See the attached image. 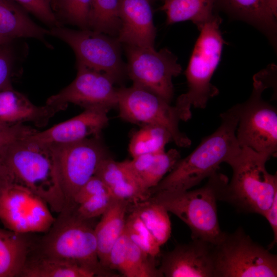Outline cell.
I'll use <instances>...</instances> for the list:
<instances>
[{
	"instance_id": "cell-1",
	"label": "cell",
	"mask_w": 277,
	"mask_h": 277,
	"mask_svg": "<svg viewBox=\"0 0 277 277\" xmlns=\"http://www.w3.org/2000/svg\"><path fill=\"white\" fill-rule=\"evenodd\" d=\"M0 170L5 180L28 189L57 213L65 208L51 146L28 137L9 146L0 154Z\"/></svg>"
},
{
	"instance_id": "cell-2",
	"label": "cell",
	"mask_w": 277,
	"mask_h": 277,
	"mask_svg": "<svg viewBox=\"0 0 277 277\" xmlns=\"http://www.w3.org/2000/svg\"><path fill=\"white\" fill-rule=\"evenodd\" d=\"M217 129L203 138L188 156L180 159L161 182L150 190L151 195L164 190H187L217 172L241 150L236 137L238 115L236 105L220 114Z\"/></svg>"
},
{
	"instance_id": "cell-3",
	"label": "cell",
	"mask_w": 277,
	"mask_h": 277,
	"mask_svg": "<svg viewBox=\"0 0 277 277\" xmlns=\"http://www.w3.org/2000/svg\"><path fill=\"white\" fill-rule=\"evenodd\" d=\"M228 182L225 175L217 171L199 189L161 190L150 197L185 223L191 230L192 240L215 245L224 232L219 225L216 202Z\"/></svg>"
},
{
	"instance_id": "cell-4",
	"label": "cell",
	"mask_w": 277,
	"mask_h": 277,
	"mask_svg": "<svg viewBox=\"0 0 277 277\" xmlns=\"http://www.w3.org/2000/svg\"><path fill=\"white\" fill-rule=\"evenodd\" d=\"M270 157L248 147H241L228 164L232 176L219 201L227 202L239 211L264 216L277 195L276 174H270L265 164Z\"/></svg>"
},
{
	"instance_id": "cell-5",
	"label": "cell",
	"mask_w": 277,
	"mask_h": 277,
	"mask_svg": "<svg viewBox=\"0 0 277 277\" xmlns=\"http://www.w3.org/2000/svg\"><path fill=\"white\" fill-rule=\"evenodd\" d=\"M221 22V18L214 15L199 29L200 34L185 71L188 90L178 97L174 105L181 121L191 118V107L204 109L209 100L219 94L211 80L225 43L220 30Z\"/></svg>"
},
{
	"instance_id": "cell-6",
	"label": "cell",
	"mask_w": 277,
	"mask_h": 277,
	"mask_svg": "<svg viewBox=\"0 0 277 277\" xmlns=\"http://www.w3.org/2000/svg\"><path fill=\"white\" fill-rule=\"evenodd\" d=\"M88 222L78 217L73 207L63 210L45 232L38 251L77 264L95 275L115 276L100 262L94 230Z\"/></svg>"
},
{
	"instance_id": "cell-7",
	"label": "cell",
	"mask_w": 277,
	"mask_h": 277,
	"mask_svg": "<svg viewBox=\"0 0 277 277\" xmlns=\"http://www.w3.org/2000/svg\"><path fill=\"white\" fill-rule=\"evenodd\" d=\"M213 245L214 277L277 276V255L253 241L242 227L224 232Z\"/></svg>"
},
{
	"instance_id": "cell-8",
	"label": "cell",
	"mask_w": 277,
	"mask_h": 277,
	"mask_svg": "<svg viewBox=\"0 0 277 277\" xmlns=\"http://www.w3.org/2000/svg\"><path fill=\"white\" fill-rule=\"evenodd\" d=\"M264 73L254 77L252 92L246 102L235 105L238 115L236 137L241 147H248L270 157L277 152V110L262 97L271 85Z\"/></svg>"
},
{
	"instance_id": "cell-9",
	"label": "cell",
	"mask_w": 277,
	"mask_h": 277,
	"mask_svg": "<svg viewBox=\"0 0 277 277\" xmlns=\"http://www.w3.org/2000/svg\"><path fill=\"white\" fill-rule=\"evenodd\" d=\"M49 35L68 44L73 50L76 65L104 72L114 82L126 74V64L117 38L90 29L75 30L58 26L49 29Z\"/></svg>"
},
{
	"instance_id": "cell-10",
	"label": "cell",
	"mask_w": 277,
	"mask_h": 277,
	"mask_svg": "<svg viewBox=\"0 0 277 277\" xmlns=\"http://www.w3.org/2000/svg\"><path fill=\"white\" fill-rule=\"evenodd\" d=\"M119 116L141 126H161L170 133L172 141L180 147H188L190 139L179 128L181 120L175 106L142 87L132 85L117 89Z\"/></svg>"
},
{
	"instance_id": "cell-11",
	"label": "cell",
	"mask_w": 277,
	"mask_h": 277,
	"mask_svg": "<svg viewBox=\"0 0 277 277\" xmlns=\"http://www.w3.org/2000/svg\"><path fill=\"white\" fill-rule=\"evenodd\" d=\"M126 75L133 85L148 90L171 103L172 78L182 71L176 56L168 49L125 45Z\"/></svg>"
},
{
	"instance_id": "cell-12",
	"label": "cell",
	"mask_w": 277,
	"mask_h": 277,
	"mask_svg": "<svg viewBox=\"0 0 277 277\" xmlns=\"http://www.w3.org/2000/svg\"><path fill=\"white\" fill-rule=\"evenodd\" d=\"M50 145L56 162L66 209L72 206L74 195L94 175L101 162L109 156L100 137H91L72 143Z\"/></svg>"
},
{
	"instance_id": "cell-13",
	"label": "cell",
	"mask_w": 277,
	"mask_h": 277,
	"mask_svg": "<svg viewBox=\"0 0 277 277\" xmlns=\"http://www.w3.org/2000/svg\"><path fill=\"white\" fill-rule=\"evenodd\" d=\"M50 209L28 189L5 182L0 194V221L4 228L25 234L45 232L55 220Z\"/></svg>"
},
{
	"instance_id": "cell-14",
	"label": "cell",
	"mask_w": 277,
	"mask_h": 277,
	"mask_svg": "<svg viewBox=\"0 0 277 277\" xmlns=\"http://www.w3.org/2000/svg\"><path fill=\"white\" fill-rule=\"evenodd\" d=\"M74 80L59 92L49 97L46 104L67 108L73 104L86 109L109 111L117 107V88L107 74L82 65H76Z\"/></svg>"
},
{
	"instance_id": "cell-15",
	"label": "cell",
	"mask_w": 277,
	"mask_h": 277,
	"mask_svg": "<svg viewBox=\"0 0 277 277\" xmlns=\"http://www.w3.org/2000/svg\"><path fill=\"white\" fill-rule=\"evenodd\" d=\"M213 249L200 240L177 245L163 254L159 269L166 277H214Z\"/></svg>"
},
{
	"instance_id": "cell-16",
	"label": "cell",
	"mask_w": 277,
	"mask_h": 277,
	"mask_svg": "<svg viewBox=\"0 0 277 277\" xmlns=\"http://www.w3.org/2000/svg\"><path fill=\"white\" fill-rule=\"evenodd\" d=\"M108 112L101 109H86L74 117L28 137L47 144H64L100 137L108 124Z\"/></svg>"
},
{
	"instance_id": "cell-17",
	"label": "cell",
	"mask_w": 277,
	"mask_h": 277,
	"mask_svg": "<svg viewBox=\"0 0 277 277\" xmlns=\"http://www.w3.org/2000/svg\"><path fill=\"white\" fill-rule=\"evenodd\" d=\"M120 28L116 37L125 45L154 48L156 28L148 0H120Z\"/></svg>"
},
{
	"instance_id": "cell-18",
	"label": "cell",
	"mask_w": 277,
	"mask_h": 277,
	"mask_svg": "<svg viewBox=\"0 0 277 277\" xmlns=\"http://www.w3.org/2000/svg\"><path fill=\"white\" fill-rule=\"evenodd\" d=\"M65 110L61 106L46 104H33L23 93L13 89L0 91V123L8 126L31 122L43 127L57 112Z\"/></svg>"
},
{
	"instance_id": "cell-19",
	"label": "cell",
	"mask_w": 277,
	"mask_h": 277,
	"mask_svg": "<svg viewBox=\"0 0 277 277\" xmlns=\"http://www.w3.org/2000/svg\"><path fill=\"white\" fill-rule=\"evenodd\" d=\"M215 5L234 18L257 28L274 44L277 9L272 0H215Z\"/></svg>"
},
{
	"instance_id": "cell-20",
	"label": "cell",
	"mask_w": 277,
	"mask_h": 277,
	"mask_svg": "<svg viewBox=\"0 0 277 277\" xmlns=\"http://www.w3.org/2000/svg\"><path fill=\"white\" fill-rule=\"evenodd\" d=\"M180 159V152L171 149L167 151L140 155L123 162L142 187L150 192Z\"/></svg>"
},
{
	"instance_id": "cell-21",
	"label": "cell",
	"mask_w": 277,
	"mask_h": 277,
	"mask_svg": "<svg viewBox=\"0 0 277 277\" xmlns=\"http://www.w3.org/2000/svg\"><path fill=\"white\" fill-rule=\"evenodd\" d=\"M130 203L127 200L114 198L94 228L100 262L109 270V253L125 230L126 213Z\"/></svg>"
},
{
	"instance_id": "cell-22",
	"label": "cell",
	"mask_w": 277,
	"mask_h": 277,
	"mask_svg": "<svg viewBox=\"0 0 277 277\" xmlns=\"http://www.w3.org/2000/svg\"><path fill=\"white\" fill-rule=\"evenodd\" d=\"M0 35L12 39L33 38L51 47L46 41L49 30L36 24L13 0H0Z\"/></svg>"
},
{
	"instance_id": "cell-23",
	"label": "cell",
	"mask_w": 277,
	"mask_h": 277,
	"mask_svg": "<svg viewBox=\"0 0 277 277\" xmlns=\"http://www.w3.org/2000/svg\"><path fill=\"white\" fill-rule=\"evenodd\" d=\"M32 248L27 234L0 227V277L19 276Z\"/></svg>"
},
{
	"instance_id": "cell-24",
	"label": "cell",
	"mask_w": 277,
	"mask_h": 277,
	"mask_svg": "<svg viewBox=\"0 0 277 277\" xmlns=\"http://www.w3.org/2000/svg\"><path fill=\"white\" fill-rule=\"evenodd\" d=\"M91 271L69 261L49 256L37 251L30 252L19 276L92 277Z\"/></svg>"
},
{
	"instance_id": "cell-25",
	"label": "cell",
	"mask_w": 277,
	"mask_h": 277,
	"mask_svg": "<svg viewBox=\"0 0 277 277\" xmlns=\"http://www.w3.org/2000/svg\"><path fill=\"white\" fill-rule=\"evenodd\" d=\"M160 8L166 13L167 24L192 21L199 29L214 14L215 0H164Z\"/></svg>"
},
{
	"instance_id": "cell-26",
	"label": "cell",
	"mask_w": 277,
	"mask_h": 277,
	"mask_svg": "<svg viewBox=\"0 0 277 277\" xmlns=\"http://www.w3.org/2000/svg\"><path fill=\"white\" fill-rule=\"evenodd\" d=\"M129 209L134 211L161 247L169 240L171 224L168 212L161 205L150 197L144 201L133 203Z\"/></svg>"
},
{
	"instance_id": "cell-27",
	"label": "cell",
	"mask_w": 277,
	"mask_h": 277,
	"mask_svg": "<svg viewBox=\"0 0 277 277\" xmlns=\"http://www.w3.org/2000/svg\"><path fill=\"white\" fill-rule=\"evenodd\" d=\"M172 141L169 131L156 125L142 126L132 135L128 150L132 157L149 153H154L165 150L166 145Z\"/></svg>"
},
{
	"instance_id": "cell-28",
	"label": "cell",
	"mask_w": 277,
	"mask_h": 277,
	"mask_svg": "<svg viewBox=\"0 0 277 277\" xmlns=\"http://www.w3.org/2000/svg\"><path fill=\"white\" fill-rule=\"evenodd\" d=\"M120 0H91L89 29L111 36L117 35L121 21Z\"/></svg>"
},
{
	"instance_id": "cell-29",
	"label": "cell",
	"mask_w": 277,
	"mask_h": 277,
	"mask_svg": "<svg viewBox=\"0 0 277 277\" xmlns=\"http://www.w3.org/2000/svg\"><path fill=\"white\" fill-rule=\"evenodd\" d=\"M91 0H55L54 11L62 25L76 26L80 29H89Z\"/></svg>"
},
{
	"instance_id": "cell-30",
	"label": "cell",
	"mask_w": 277,
	"mask_h": 277,
	"mask_svg": "<svg viewBox=\"0 0 277 277\" xmlns=\"http://www.w3.org/2000/svg\"><path fill=\"white\" fill-rule=\"evenodd\" d=\"M125 230L130 241L152 258L160 253L161 246L133 211L126 217Z\"/></svg>"
},
{
	"instance_id": "cell-31",
	"label": "cell",
	"mask_w": 277,
	"mask_h": 277,
	"mask_svg": "<svg viewBox=\"0 0 277 277\" xmlns=\"http://www.w3.org/2000/svg\"><path fill=\"white\" fill-rule=\"evenodd\" d=\"M151 256L146 253L129 239L127 252L126 277L163 276Z\"/></svg>"
},
{
	"instance_id": "cell-32",
	"label": "cell",
	"mask_w": 277,
	"mask_h": 277,
	"mask_svg": "<svg viewBox=\"0 0 277 277\" xmlns=\"http://www.w3.org/2000/svg\"><path fill=\"white\" fill-rule=\"evenodd\" d=\"M50 28L62 26L54 11L55 0H13Z\"/></svg>"
},
{
	"instance_id": "cell-33",
	"label": "cell",
	"mask_w": 277,
	"mask_h": 277,
	"mask_svg": "<svg viewBox=\"0 0 277 277\" xmlns=\"http://www.w3.org/2000/svg\"><path fill=\"white\" fill-rule=\"evenodd\" d=\"M114 199L110 192H106L74 206L73 210L78 217L89 221L102 215L108 209Z\"/></svg>"
},
{
	"instance_id": "cell-34",
	"label": "cell",
	"mask_w": 277,
	"mask_h": 277,
	"mask_svg": "<svg viewBox=\"0 0 277 277\" xmlns=\"http://www.w3.org/2000/svg\"><path fill=\"white\" fill-rule=\"evenodd\" d=\"M37 131L25 125L8 126L0 123V154L12 143L25 138Z\"/></svg>"
},
{
	"instance_id": "cell-35",
	"label": "cell",
	"mask_w": 277,
	"mask_h": 277,
	"mask_svg": "<svg viewBox=\"0 0 277 277\" xmlns=\"http://www.w3.org/2000/svg\"><path fill=\"white\" fill-rule=\"evenodd\" d=\"M128 240V236L124 230L112 246L109 256V269L117 270L123 276L126 272Z\"/></svg>"
},
{
	"instance_id": "cell-36",
	"label": "cell",
	"mask_w": 277,
	"mask_h": 277,
	"mask_svg": "<svg viewBox=\"0 0 277 277\" xmlns=\"http://www.w3.org/2000/svg\"><path fill=\"white\" fill-rule=\"evenodd\" d=\"M11 43L0 45V91L13 89L11 78L14 57Z\"/></svg>"
},
{
	"instance_id": "cell-37",
	"label": "cell",
	"mask_w": 277,
	"mask_h": 277,
	"mask_svg": "<svg viewBox=\"0 0 277 277\" xmlns=\"http://www.w3.org/2000/svg\"><path fill=\"white\" fill-rule=\"evenodd\" d=\"M106 192H110L108 187L98 177L94 175L74 195L72 206L77 205L93 196Z\"/></svg>"
},
{
	"instance_id": "cell-38",
	"label": "cell",
	"mask_w": 277,
	"mask_h": 277,
	"mask_svg": "<svg viewBox=\"0 0 277 277\" xmlns=\"http://www.w3.org/2000/svg\"><path fill=\"white\" fill-rule=\"evenodd\" d=\"M263 216L269 223L273 233V240L268 245V249L270 250L277 242V195L275 196L271 206Z\"/></svg>"
},
{
	"instance_id": "cell-39",
	"label": "cell",
	"mask_w": 277,
	"mask_h": 277,
	"mask_svg": "<svg viewBox=\"0 0 277 277\" xmlns=\"http://www.w3.org/2000/svg\"><path fill=\"white\" fill-rule=\"evenodd\" d=\"M13 39L0 35V45L12 42Z\"/></svg>"
},
{
	"instance_id": "cell-40",
	"label": "cell",
	"mask_w": 277,
	"mask_h": 277,
	"mask_svg": "<svg viewBox=\"0 0 277 277\" xmlns=\"http://www.w3.org/2000/svg\"><path fill=\"white\" fill-rule=\"evenodd\" d=\"M5 179H4V177L3 176V174H2L1 170H0V194L1 192V191L4 186L5 183Z\"/></svg>"
},
{
	"instance_id": "cell-41",
	"label": "cell",
	"mask_w": 277,
	"mask_h": 277,
	"mask_svg": "<svg viewBox=\"0 0 277 277\" xmlns=\"http://www.w3.org/2000/svg\"><path fill=\"white\" fill-rule=\"evenodd\" d=\"M272 2L275 8L277 9V0H272Z\"/></svg>"
},
{
	"instance_id": "cell-42",
	"label": "cell",
	"mask_w": 277,
	"mask_h": 277,
	"mask_svg": "<svg viewBox=\"0 0 277 277\" xmlns=\"http://www.w3.org/2000/svg\"><path fill=\"white\" fill-rule=\"evenodd\" d=\"M148 1H149L151 3V2H153V1H157V0H148ZM162 1H164V0H162Z\"/></svg>"
}]
</instances>
